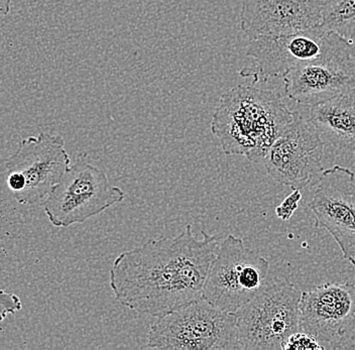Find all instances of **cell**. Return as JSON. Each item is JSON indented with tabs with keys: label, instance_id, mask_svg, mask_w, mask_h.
<instances>
[{
	"label": "cell",
	"instance_id": "11",
	"mask_svg": "<svg viewBox=\"0 0 355 350\" xmlns=\"http://www.w3.org/2000/svg\"><path fill=\"white\" fill-rule=\"evenodd\" d=\"M326 33L317 26L291 34L254 37L246 48V56L254 60V69L243 68L239 74L254 79V84L284 76L320 54Z\"/></svg>",
	"mask_w": 355,
	"mask_h": 350
},
{
	"label": "cell",
	"instance_id": "19",
	"mask_svg": "<svg viewBox=\"0 0 355 350\" xmlns=\"http://www.w3.org/2000/svg\"><path fill=\"white\" fill-rule=\"evenodd\" d=\"M331 349H354L355 350V318L349 327L344 331L340 338L332 345Z\"/></svg>",
	"mask_w": 355,
	"mask_h": 350
},
{
	"label": "cell",
	"instance_id": "13",
	"mask_svg": "<svg viewBox=\"0 0 355 350\" xmlns=\"http://www.w3.org/2000/svg\"><path fill=\"white\" fill-rule=\"evenodd\" d=\"M321 0H241V30L250 40L320 26Z\"/></svg>",
	"mask_w": 355,
	"mask_h": 350
},
{
	"label": "cell",
	"instance_id": "4",
	"mask_svg": "<svg viewBox=\"0 0 355 350\" xmlns=\"http://www.w3.org/2000/svg\"><path fill=\"white\" fill-rule=\"evenodd\" d=\"M301 294L287 279L266 280L263 288L233 313L239 349H282L288 336L300 331Z\"/></svg>",
	"mask_w": 355,
	"mask_h": 350
},
{
	"label": "cell",
	"instance_id": "10",
	"mask_svg": "<svg viewBox=\"0 0 355 350\" xmlns=\"http://www.w3.org/2000/svg\"><path fill=\"white\" fill-rule=\"evenodd\" d=\"M316 226L327 230L355 267V174L340 165L323 170L309 202Z\"/></svg>",
	"mask_w": 355,
	"mask_h": 350
},
{
	"label": "cell",
	"instance_id": "16",
	"mask_svg": "<svg viewBox=\"0 0 355 350\" xmlns=\"http://www.w3.org/2000/svg\"><path fill=\"white\" fill-rule=\"evenodd\" d=\"M283 350H324L325 347L316 338L303 331H297L284 342Z\"/></svg>",
	"mask_w": 355,
	"mask_h": 350
},
{
	"label": "cell",
	"instance_id": "15",
	"mask_svg": "<svg viewBox=\"0 0 355 350\" xmlns=\"http://www.w3.org/2000/svg\"><path fill=\"white\" fill-rule=\"evenodd\" d=\"M320 26L326 32L355 37V0H326L322 8Z\"/></svg>",
	"mask_w": 355,
	"mask_h": 350
},
{
	"label": "cell",
	"instance_id": "12",
	"mask_svg": "<svg viewBox=\"0 0 355 350\" xmlns=\"http://www.w3.org/2000/svg\"><path fill=\"white\" fill-rule=\"evenodd\" d=\"M299 309L300 331L331 349L354 320L355 285L325 283L302 292Z\"/></svg>",
	"mask_w": 355,
	"mask_h": 350
},
{
	"label": "cell",
	"instance_id": "14",
	"mask_svg": "<svg viewBox=\"0 0 355 350\" xmlns=\"http://www.w3.org/2000/svg\"><path fill=\"white\" fill-rule=\"evenodd\" d=\"M309 119L322 137L338 147L355 148V88L311 107Z\"/></svg>",
	"mask_w": 355,
	"mask_h": 350
},
{
	"label": "cell",
	"instance_id": "5",
	"mask_svg": "<svg viewBox=\"0 0 355 350\" xmlns=\"http://www.w3.org/2000/svg\"><path fill=\"white\" fill-rule=\"evenodd\" d=\"M124 192L110 183L101 168L81 154L49 193L44 211L55 227L83 223L122 202Z\"/></svg>",
	"mask_w": 355,
	"mask_h": 350
},
{
	"label": "cell",
	"instance_id": "22",
	"mask_svg": "<svg viewBox=\"0 0 355 350\" xmlns=\"http://www.w3.org/2000/svg\"><path fill=\"white\" fill-rule=\"evenodd\" d=\"M321 1L325 2V1H326V0H321Z\"/></svg>",
	"mask_w": 355,
	"mask_h": 350
},
{
	"label": "cell",
	"instance_id": "3",
	"mask_svg": "<svg viewBox=\"0 0 355 350\" xmlns=\"http://www.w3.org/2000/svg\"><path fill=\"white\" fill-rule=\"evenodd\" d=\"M146 338L154 349H239L236 318L201 298L155 317Z\"/></svg>",
	"mask_w": 355,
	"mask_h": 350
},
{
	"label": "cell",
	"instance_id": "2",
	"mask_svg": "<svg viewBox=\"0 0 355 350\" xmlns=\"http://www.w3.org/2000/svg\"><path fill=\"white\" fill-rule=\"evenodd\" d=\"M295 113L276 91L241 84L221 95L211 132L226 156L245 157L252 163H263Z\"/></svg>",
	"mask_w": 355,
	"mask_h": 350
},
{
	"label": "cell",
	"instance_id": "18",
	"mask_svg": "<svg viewBox=\"0 0 355 350\" xmlns=\"http://www.w3.org/2000/svg\"><path fill=\"white\" fill-rule=\"evenodd\" d=\"M21 308L22 303L17 295L0 289V321H3L10 314L17 313Z\"/></svg>",
	"mask_w": 355,
	"mask_h": 350
},
{
	"label": "cell",
	"instance_id": "21",
	"mask_svg": "<svg viewBox=\"0 0 355 350\" xmlns=\"http://www.w3.org/2000/svg\"><path fill=\"white\" fill-rule=\"evenodd\" d=\"M354 159H355V148L354 150ZM355 166V165H354Z\"/></svg>",
	"mask_w": 355,
	"mask_h": 350
},
{
	"label": "cell",
	"instance_id": "17",
	"mask_svg": "<svg viewBox=\"0 0 355 350\" xmlns=\"http://www.w3.org/2000/svg\"><path fill=\"white\" fill-rule=\"evenodd\" d=\"M301 190L294 189L290 195L286 197L285 200L283 201L276 208V214L279 219L283 221H288L293 214L295 213L299 207L300 201L302 200Z\"/></svg>",
	"mask_w": 355,
	"mask_h": 350
},
{
	"label": "cell",
	"instance_id": "9",
	"mask_svg": "<svg viewBox=\"0 0 355 350\" xmlns=\"http://www.w3.org/2000/svg\"><path fill=\"white\" fill-rule=\"evenodd\" d=\"M324 141L316 125L300 113L277 137L263 163L270 178L302 190L323 172Z\"/></svg>",
	"mask_w": 355,
	"mask_h": 350
},
{
	"label": "cell",
	"instance_id": "20",
	"mask_svg": "<svg viewBox=\"0 0 355 350\" xmlns=\"http://www.w3.org/2000/svg\"><path fill=\"white\" fill-rule=\"evenodd\" d=\"M11 2L12 0H0V19L10 13Z\"/></svg>",
	"mask_w": 355,
	"mask_h": 350
},
{
	"label": "cell",
	"instance_id": "1",
	"mask_svg": "<svg viewBox=\"0 0 355 350\" xmlns=\"http://www.w3.org/2000/svg\"><path fill=\"white\" fill-rule=\"evenodd\" d=\"M192 225L176 238L150 239L121 252L110 272L117 302L137 313L159 317L199 300L219 243L216 236Z\"/></svg>",
	"mask_w": 355,
	"mask_h": 350
},
{
	"label": "cell",
	"instance_id": "8",
	"mask_svg": "<svg viewBox=\"0 0 355 350\" xmlns=\"http://www.w3.org/2000/svg\"><path fill=\"white\" fill-rule=\"evenodd\" d=\"M71 165L63 137L41 132L19 141L6 164V183L17 202L35 204L48 196Z\"/></svg>",
	"mask_w": 355,
	"mask_h": 350
},
{
	"label": "cell",
	"instance_id": "6",
	"mask_svg": "<svg viewBox=\"0 0 355 350\" xmlns=\"http://www.w3.org/2000/svg\"><path fill=\"white\" fill-rule=\"evenodd\" d=\"M286 95L300 105H318L355 88V42L326 33L320 54L283 76Z\"/></svg>",
	"mask_w": 355,
	"mask_h": 350
},
{
	"label": "cell",
	"instance_id": "7",
	"mask_svg": "<svg viewBox=\"0 0 355 350\" xmlns=\"http://www.w3.org/2000/svg\"><path fill=\"white\" fill-rule=\"evenodd\" d=\"M268 270L270 261L265 256L246 247L243 238L228 234L211 263L202 298L235 313L263 288Z\"/></svg>",
	"mask_w": 355,
	"mask_h": 350
}]
</instances>
